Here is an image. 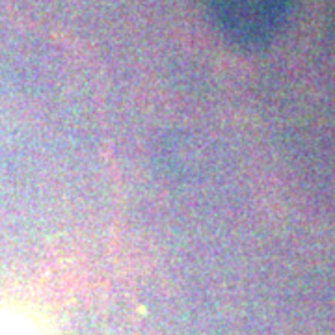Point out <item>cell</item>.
<instances>
[{
  "instance_id": "1",
  "label": "cell",
  "mask_w": 335,
  "mask_h": 335,
  "mask_svg": "<svg viewBox=\"0 0 335 335\" xmlns=\"http://www.w3.org/2000/svg\"><path fill=\"white\" fill-rule=\"evenodd\" d=\"M0 335H43L36 324L13 313L0 315Z\"/></svg>"
}]
</instances>
